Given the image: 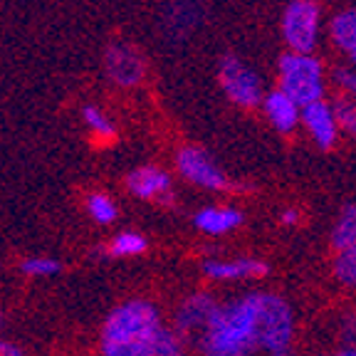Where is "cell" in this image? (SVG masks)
Segmentation results:
<instances>
[{"label":"cell","mask_w":356,"mask_h":356,"mask_svg":"<svg viewBox=\"0 0 356 356\" xmlns=\"http://www.w3.org/2000/svg\"><path fill=\"white\" fill-rule=\"evenodd\" d=\"M146 248H149V240L144 235L136 230H124V233L114 235L102 250L106 252V257H136L146 252Z\"/></svg>","instance_id":"15"},{"label":"cell","mask_w":356,"mask_h":356,"mask_svg":"<svg viewBox=\"0 0 356 356\" xmlns=\"http://www.w3.org/2000/svg\"><path fill=\"white\" fill-rule=\"evenodd\" d=\"M87 213L97 225H109V222L117 220L119 208H117V203L111 200L109 193H99V191H97V193L87 195Z\"/></svg>","instance_id":"20"},{"label":"cell","mask_w":356,"mask_h":356,"mask_svg":"<svg viewBox=\"0 0 356 356\" xmlns=\"http://www.w3.org/2000/svg\"><path fill=\"white\" fill-rule=\"evenodd\" d=\"M260 292H248L233 302L218 305L198 349L200 356H252L257 349Z\"/></svg>","instance_id":"1"},{"label":"cell","mask_w":356,"mask_h":356,"mask_svg":"<svg viewBox=\"0 0 356 356\" xmlns=\"http://www.w3.org/2000/svg\"><path fill=\"white\" fill-rule=\"evenodd\" d=\"M265 114L273 122V127L282 134H289L300 122V106L287 95H282L280 89H275V92H270L265 97Z\"/></svg>","instance_id":"13"},{"label":"cell","mask_w":356,"mask_h":356,"mask_svg":"<svg viewBox=\"0 0 356 356\" xmlns=\"http://www.w3.org/2000/svg\"><path fill=\"white\" fill-rule=\"evenodd\" d=\"M332 38L339 44L341 50L349 52L351 57H356V8L339 13L332 20Z\"/></svg>","instance_id":"16"},{"label":"cell","mask_w":356,"mask_h":356,"mask_svg":"<svg viewBox=\"0 0 356 356\" xmlns=\"http://www.w3.org/2000/svg\"><path fill=\"white\" fill-rule=\"evenodd\" d=\"M127 188L131 195L141 200H156V203H171L173 200V184L163 168L141 166L134 168L127 176Z\"/></svg>","instance_id":"10"},{"label":"cell","mask_w":356,"mask_h":356,"mask_svg":"<svg viewBox=\"0 0 356 356\" xmlns=\"http://www.w3.org/2000/svg\"><path fill=\"white\" fill-rule=\"evenodd\" d=\"M354 62H356V57H354Z\"/></svg>","instance_id":"29"},{"label":"cell","mask_w":356,"mask_h":356,"mask_svg":"<svg viewBox=\"0 0 356 356\" xmlns=\"http://www.w3.org/2000/svg\"><path fill=\"white\" fill-rule=\"evenodd\" d=\"M297 220H300V213L297 211H284L282 213V222H287V225H295Z\"/></svg>","instance_id":"26"},{"label":"cell","mask_w":356,"mask_h":356,"mask_svg":"<svg viewBox=\"0 0 356 356\" xmlns=\"http://www.w3.org/2000/svg\"><path fill=\"white\" fill-rule=\"evenodd\" d=\"M218 305H220V302L208 295V292H193V295L186 297V300L178 305L171 332L181 339V344H184V341H191V344H195V346L200 344L213 314H216Z\"/></svg>","instance_id":"7"},{"label":"cell","mask_w":356,"mask_h":356,"mask_svg":"<svg viewBox=\"0 0 356 356\" xmlns=\"http://www.w3.org/2000/svg\"><path fill=\"white\" fill-rule=\"evenodd\" d=\"M302 122L307 124L309 134L314 136L322 149H332L334 141H337V119H334V111L327 102H312V104L302 106L300 109Z\"/></svg>","instance_id":"12"},{"label":"cell","mask_w":356,"mask_h":356,"mask_svg":"<svg viewBox=\"0 0 356 356\" xmlns=\"http://www.w3.org/2000/svg\"><path fill=\"white\" fill-rule=\"evenodd\" d=\"M104 65H106L109 77L114 79L119 87H134V84H139L146 74V62H144V57H141V52L134 50L131 44H124V42L109 44Z\"/></svg>","instance_id":"9"},{"label":"cell","mask_w":356,"mask_h":356,"mask_svg":"<svg viewBox=\"0 0 356 356\" xmlns=\"http://www.w3.org/2000/svg\"><path fill=\"white\" fill-rule=\"evenodd\" d=\"M292 309L280 295L260 292V312H257V346L270 356H287L292 346Z\"/></svg>","instance_id":"4"},{"label":"cell","mask_w":356,"mask_h":356,"mask_svg":"<svg viewBox=\"0 0 356 356\" xmlns=\"http://www.w3.org/2000/svg\"><path fill=\"white\" fill-rule=\"evenodd\" d=\"M163 329V319L151 302L129 300L117 305L106 314L99 332L102 356H144V351L154 344L159 332Z\"/></svg>","instance_id":"2"},{"label":"cell","mask_w":356,"mask_h":356,"mask_svg":"<svg viewBox=\"0 0 356 356\" xmlns=\"http://www.w3.org/2000/svg\"><path fill=\"white\" fill-rule=\"evenodd\" d=\"M144 356H186V351L176 334L163 327L161 332H159V337L154 339V344L144 351Z\"/></svg>","instance_id":"21"},{"label":"cell","mask_w":356,"mask_h":356,"mask_svg":"<svg viewBox=\"0 0 356 356\" xmlns=\"http://www.w3.org/2000/svg\"><path fill=\"white\" fill-rule=\"evenodd\" d=\"M334 79H337V84H341V87H344L346 95L356 97V72H354V70L337 67V70H334Z\"/></svg>","instance_id":"24"},{"label":"cell","mask_w":356,"mask_h":356,"mask_svg":"<svg viewBox=\"0 0 356 356\" xmlns=\"http://www.w3.org/2000/svg\"><path fill=\"white\" fill-rule=\"evenodd\" d=\"M332 243L339 252L356 248V206L341 208L339 218H337V225L332 230Z\"/></svg>","instance_id":"17"},{"label":"cell","mask_w":356,"mask_h":356,"mask_svg":"<svg viewBox=\"0 0 356 356\" xmlns=\"http://www.w3.org/2000/svg\"><path fill=\"white\" fill-rule=\"evenodd\" d=\"M0 324H3V314H0Z\"/></svg>","instance_id":"28"},{"label":"cell","mask_w":356,"mask_h":356,"mask_svg":"<svg viewBox=\"0 0 356 356\" xmlns=\"http://www.w3.org/2000/svg\"><path fill=\"white\" fill-rule=\"evenodd\" d=\"M339 356H356V349H344Z\"/></svg>","instance_id":"27"},{"label":"cell","mask_w":356,"mask_h":356,"mask_svg":"<svg viewBox=\"0 0 356 356\" xmlns=\"http://www.w3.org/2000/svg\"><path fill=\"white\" fill-rule=\"evenodd\" d=\"M332 111H334L337 124H341V129L356 139V104H351V102H346V99H339L332 106Z\"/></svg>","instance_id":"23"},{"label":"cell","mask_w":356,"mask_h":356,"mask_svg":"<svg viewBox=\"0 0 356 356\" xmlns=\"http://www.w3.org/2000/svg\"><path fill=\"white\" fill-rule=\"evenodd\" d=\"M218 82L238 106L252 109L262 102V82L252 67L235 55H225L218 65Z\"/></svg>","instance_id":"6"},{"label":"cell","mask_w":356,"mask_h":356,"mask_svg":"<svg viewBox=\"0 0 356 356\" xmlns=\"http://www.w3.org/2000/svg\"><path fill=\"white\" fill-rule=\"evenodd\" d=\"M82 122L84 127L89 129V131L95 134L97 139H114V134H117V129H114V124H111V119L106 117V111L99 109L97 104H84L82 106Z\"/></svg>","instance_id":"19"},{"label":"cell","mask_w":356,"mask_h":356,"mask_svg":"<svg viewBox=\"0 0 356 356\" xmlns=\"http://www.w3.org/2000/svg\"><path fill=\"white\" fill-rule=\"evenodd\" d=\"M280 92L287 95L297 106H307L319 102L324 95L322 65L312 55H287L280 57Z\"/></svg>","instance_id":"3"},{"label":"cell","mask_w":356,"mask_h":356,"mask_svg":"<svg viewBox=\"0 0 356 356\" xmlns=\"http://www.w3.org/2000/svg\"><path fill=\"white\" fill-rule=\"evenodd\" d=\"M334 275L341 284L356 289V248L341 250L334 260Z\"/></svg>","instance_id":"22"},{"label":"cell","mask_w":356,"mask_h":356,"mask_svg":"<svg viewBox=\"0 0 356 356\" xmlns=\"http://www.w3.org/2000/svg\"><path fill=\"white\" fill-rule=\"evenodd\" d=\"M176 168L186 181L200 186V188H208V191L230 188L228 176L216 166L211 154L206 149H200V146H184V149L178 151Z\"/></svg>","instance_id":"8"},{"label":"cell","mask_w":356,"mask_h":356,"mask_svg":"<svg viewBox=\"0 0 356 356\" xmlns=\"http://www.w3.org/2000/svg\"><path fill=\"white\" fill-rule=\"evenodd\" d=\"M62 262L52 255H33V257H25L20 260V273L25 277H33V280H42V277H55V275L62 273Z\"/></svg>","instance_id":"18"},{"label":"cell","mask_w":356,"mask_h":356,"mask_svg":"<svg viewBox=\"0 0 356 356\" xmlns=\"http://www.w3.org/2000/svg\"><path fill=\"white\" fill-rule=\"evenodd\" d=\"M282 35L295 55H312L319 35V6L314 0H292L284 8Z\"/></svg>","instance_id":"5"},{"label":"cell","mask_w":356,"mask_h":356,"mask_svg":"<svg viewBox=\"0 0 356 356\" xmlns=\"http://www.w3.org/2000/svg\"><path fill=\"white\" fill-rule=\"evenodd\" d=\"M0 356H28V354H25V349H20L17 344H13V341L0 339Z\"/></svg>","instance_id":"25"},{"label":"cell","mask_w":356,"mask_h":356,"mask_svg":"<svg viewBox=\"0 0 356 356\" xmlns=\"http://www.w3.org/2000/svg\"><path fill=\"white\" fill-rule=\"evenodd\" d=\"M203 273L211 280L222 282H235V280H252L262 277L267 273V265L255 257H238V260H206Z\"/></svg>","instance_id":"11"},{"label":"cell","mask_w":356,"mask_h":356,"mask_svg":"<svg viewBox=\"0 0 356 356\" xmlns=\"http://www.w3.org/2000/svg\"><path fill=\"white\" fill-rule=\"evenodd\" d=\"M240 222H243V213L235 211V208L211 206L195 213V228L208 235H225L238 228Z\"/></svg>","instance_id":"14"}]
</instances>
